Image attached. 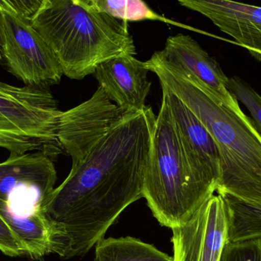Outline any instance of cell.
<instances>
[{"label":"cell","mask_w":261,"mask_h":261,"mask_svg":"<svg viewBox=\"0 0 261 261\" xmlns=\"http://www.w3.org/2000/svg\"><path fill=\"white\" fill-rule=\"evenodd\" d=\"M220 261H261V239L227 242Z\"/></svg>","instance_id":"d6986e66"},{"label":"cell","mask_w":261,"mask_h":261,"mask_svg":"<svg viewBox=\"0 0 261 261\" xmlns=\"http://www.w3.org/2000/svg\"><path fill=\"white\" fill-rule=\"evenodd\" d=\"M228 88L236 99L248 109L256 128L261 134V96L238 76L228 78Z\"/></svg>","instance_id":"ac0fdd59"},{"label":"cell","mask_w":261,"mask_h":261,"mask_svg":"<svg viewBox=\"0 0 261 261\" xmlns=\"http://www.w3.org/2000/svg\"><path fill=\"white\" fill-rule=\"evenodd\" d=\"M61 111L49 88L17 87L0 81V148L10 155L63 153L57 136Z\"/></svg>","instance_id":"5b68a950"},{"label":"cell","mask_w":261,"mask_h":261,"mask_svg":"<svg viewBox=\"0 0 261 261\" xmlns=\"http://www.w3.org/2000/svg\"><path fill=\"white\" fill-rule=\"evenodd\" d=\"M96 245L95 261H173L153 245L135 238H103Z\"/></svg>","instance_id":"9a60e30c"},{"label":"cell","mask_w":261,"mask_h":261,"mask_svg":"<svg viewBox=\"0 0 261 261\" xmlns=\"http://www.w3.org/2000/svg\"><path fill=\"white\" fill-rule=\"evenodd\" d=\"M234 38L261 63V7L234 0H178Z\"/></svg>","instance_id":"8fae6325"},{"label":"cell","mask_w":261,"mask_h":261,"mask_svg":"<svg viewBox=\"0 0 261 261\" xmlns=\"http://www.w3.org/2000/svg\"><path fill=\"white\" fill-rule=\"evenodd\" d=\"M0 251L9 257L27 255L25 248L0 216Z\"/></svg>","instance_id":"ffe728a7"},{"label":"cell","mask_w":261,"mask_h":261,"mask_svg":"<svg viewBox=\"0 0 261 261\" xmlns=\"http://www.w3.org/2000/svg\"><path fill=\"white\" fill-rule=\"evenodd\" d=\"M223 199L228 216V242L261 239V204H250L228 194Z\"/></svg>","instance_id":"2e32d148"},{"label":"cell","mask_w":261,"mask_h":261,"mask_svg":"<svg viewBox=\"0 0 261 261\" xmlns=\"http://www.w3.org/2000/svg\"><path fill=\"white\" fill-rule=\"evenodd\" d=\"M161 86L173 92L214 139L222 176L216 193L261 204V134L240 107L224 102L210 87L164 58L161 50L144 61Z\"/></svg>","instance_id":"7a4b0ae2"},{"label":"cell","mask_w":261,"mask_h":261,"mask_svg":"<svg viewBox=\"0 0 261 261\" xmlns=\"http://www.w3.org/2000/svg\"><path fill=\"white\" fill-rule=\"evenodd\" d=\"M126 114L98 87L88 100L60 114L57 136L63 152L78 162Z\"/></svg>","instance_id":"52a82bcc"},{"label":"cell","mask_w":261,"mask_h":261,"mask_svg":"<svg viewBox=\"0 0 261 261\" xmlns=\"http://www.w3.org/2000/svg\"><path fill=\"white\" fill-rule=\"evenodd\" d=\"M148 72L145 63L135 55H124L101 63L93 75L110 99L128 113L146 107L151 86L147 80Z\"/></svg>","instance_id":"7c38bea8"},{"label":"cell","mask_w":261,"mask_h":261,"mask_svg":"<svg viewBox=\"0 0 261 261\" xmlns=\"http://www.w3.org/2000/svg\"><path fill=\"white\" fill-rule=\"evenodd\" d=\"M161 90L162 99L170 109L182 148L196 179L214 194L222 176L220 154L214 139L196 115L173 92L164 86H161Z\"/></svg>","instance_id":"9c48e42d"},{"label":"cell","mask_w":261,"mask_h":261,"mask_svg":"<svg viewBox=\"0 0 261 261\" xmlns=\"http://www.w3.org/2000/svg\"><path fill=\"white\" fill-rule=\"evenodd\" d=\"M196 179L165 101L156 117L143 198L163 226H182L213 196Z\"/></svg>","instance_id":"277c9868"},{"label":"cell","mask_w":261,"mask_h":261,"mask_svg":"<svg viewBox=\"0 0 261 261\" xmlns=\"http://www.w3.org/2000/svg\"><path fill=\"white\" fill-rule=\"evenodd\" d=\"M57 171L50 156L41 151L10 155L0 163V199L12 205L16 197L33 198L38 205L55 190Z\"/></svg>","instance_id":"30bf717a"},{"label":"cell","mask_w":261,"mask_h":261,"mask_svg":"<svg viewBox=\"0 0 261 261\" xmlns=\"http://www.w3.org/2000/svg\"><path fill=\"white\" fill-rule=\"evenodd\" d=\"M156 117L147 106L127 113L41 202L50 254L85 255L121 213L143 198Z\"/></svg>","instance_id":"6da1fadb"},{"label":"cell","mask_w":261,"mask_h":261,"mask_svg":"<svg viewBox=\"0 0 261 261\" xmlns=\"http://www.w3.org/2000/svg\"><path fill=\"white\" fill-rule=\"evenodd\" d=\"M48 0H0L22 16L32 21Z\"/></svg>","instance_id":"44dd1931"},{"label":"cell","mask_w":261,"mask_h":261,"mask_svg":"<svg viewBox=\"0 0 261 261\" xmlns=\"http://www.w3.org/2000/svg\"><path fill=\"white\" fill-rule=\"evenodd\" d=\"M0 216L24 245L30 258L40 260L50 254V231L39 208L23 216L0 199Z\"/></svg>","instance_id":"5bb4252c"},{"label":"cell","mask_w":261,"mask_h":261,"mask_svg":"<svg viewBox=\"0 0 261 261\" xmlns=\"http://www.w3.org/2000/svg\"><path fill=\"white\" fill-rule=\"evenodd\" d=\"M32 24L70 79L93 74L110 58L136 55L127 21L100 12L85 0H48Z\"/></svg>","instance_id":"3957f363"},{"label":"cell","mask_w":261,"mask_h":261,"mask_svg":"<svg viewBox=\"0 0 261 261\" xmlns=\"http://www.w3.org/2000/svg\"><path fill=\"white\" fill-rule=\"evenodd\" d=\"M228 228L223 199L213 195L185 225L171 228L173 261H220Z\"/></svg>","instance_id":"ba28073f"},{"label":"cell","mask_w":261,"mask_h":261,"mask_svg":"<svg viewBox=\"0 0 261 261\" xmlns=\"http://www.w3.org/2000/svg\"><path fill=\"white\" fill-rule=\"evenodd\" d=\"M3 46H4V35H3V14L0 9V62L3 61Z\"/></svg>","instance_id":"7402d4cb"},{"label":"cell","mask_w":261,"mask_h":261,"mask_svg":"<svg viewBox=\"0 0 261 261\" xmlns=\"http://www.w3.org/2000/svg\"><path fill=\"white\" fill-rule=\"evenodd\" d=\"M161 51L166 59L202 81L224 102L231 107H240L228 90V77L219 63L190 35L179 33L169 37Z\"/></svg>","instance_id":"4fadbf2b"},{"label":"cell","mask_w":261,"mask_h":261,"mask_svg":"<svg viewBox=\"0 0 261 261\" xmlns=\"http://www.w3.org/2000/svg\"><path fill=\"white\" fill-rule=\"evenodd\" d=\"M100 12L125 21H159L193 32L198 29L166 18L153 10L144 0H85Z\"/></svg>","instance_id":"e0dca14e"},{"label":"cell","mask_w":261,"mask_h":261,"mask_svg":"<svg viewBox=\"0 0 261 261\" xmlns=\"http://www.w3.org/2000/svg\"><path fill=\"white\" fill-rule=\"evenodd\" d=\"M3 14V61L8 70L24 85L49 88L59 84L62 67L32 21L0 2Z\"/></svg>","instance_id":"8992f818"}]
</instances>
